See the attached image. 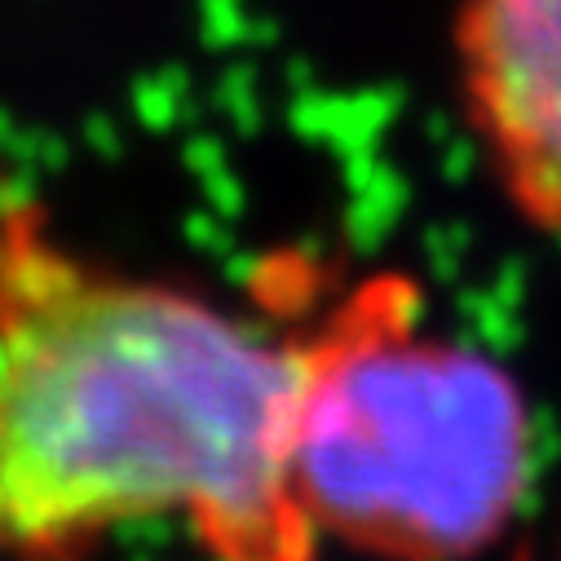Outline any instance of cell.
<instances>
[{
	"mask_svg": "<svg viewBox=\"0 0 561 561\" xmlns=\"http://www.w3.org/2000/svg\"><path fill=\"white\" fill-rule=\"evenodd\" d=\"M306 336L0 230V561L182 522L217 561H314L293 486Z\"/></svg>",
	"mask_w": 561,
	"mask_h": 561,
	"instance_id": "1",
	"label": "cell"
},
{
	"mask_svg": "<svg viewBox=\"0 0 561 561\" xmlns=\"http://www.w3.org/2000/svg\"><path fill=\"white\" fill-rule=\"evenodd\" d=\"M535 473L517 380L425 328L402 278H371L306 336L293 486L319 543L380 561H473Z\"/></svg>",
	"mask_w": 561,
	"mask_h": 561,
	"instance_id": "2",
	"label": "cell"
},
{
	"mask_svg": "<svg viewBox=\"0 0 561 561\" xmlns=\"http://www.w3.org/2000/svg\"><path fill=\"white\" fill-rule=\"evenodd\" d=\"M465 115L508 204L561 234V0H465Z\"/></svg>",
	"mask_w": 561,
	"mask_h": 561,
	"instance_id": "3",
	"label": "cell"
},
{
	"mask_svg": "<svg viewBox=\"0 0 561 561\" xmlns=\"http://www.w3.org/2000/svg\"><path fill=\"white\" fill-rule=\"evenodd\" d=\"M543 561H561V539H557V548H552V552H548Z\"/></svg>",
	"mask_w": 561,
	"mask_h": 561,
	"instance_id": "4",
	"label": "cell"
}]
</instances>
